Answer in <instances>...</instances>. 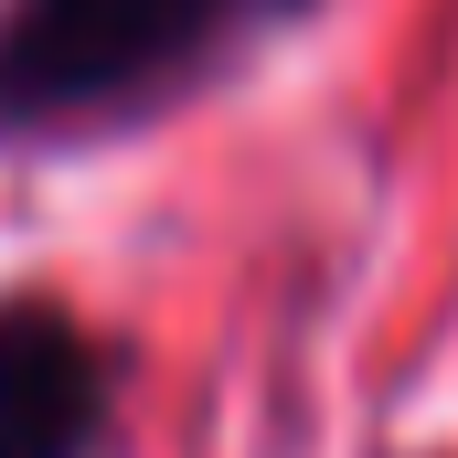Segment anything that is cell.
Returning a JSON list of instances; mask_svg holds the SVG:
<instances>
[{
  "instance_id": "6da1fadb",
  "label": "cell",
  "mask_w": 458,
  "mask_h": 458,
  "mask_svg": "<svg viewBox=\"0 0 458 458\" xmlns=\"http://www.w3.org/2000/svg\"><path fill=\"white\" fill-rule=\"evenodd\" d=\"M225 0H11L0 11V117H86L117 97H149L214 43Z\"/></svg>"
},
{
  "instance_id": "7a4b0ae2",
  "label": "cell",
  "mask_w": 458,
  "mask_h": 458,
  "mask_svg": "<svg viewBox=\"0 0 458 458\" xmlns=\"http://www.w3.org/2000/svg\"><path fill=\"white\" fill-rule=\"evenodd\" d=\"M97 352L54 310H0V458H86Z\"/></svg>"
}]
</instances>
